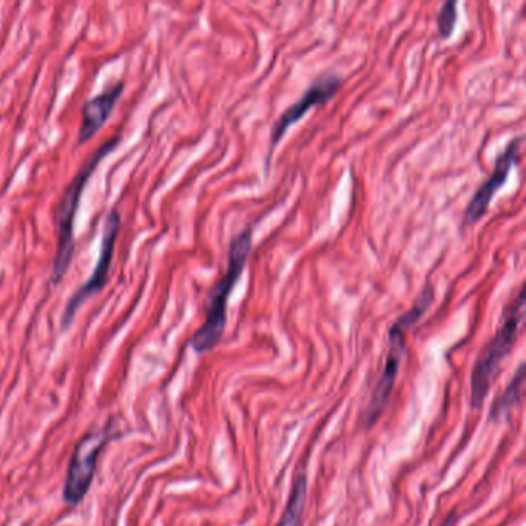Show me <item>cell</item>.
Segmentation results:
<instances>
[{"instance_id": "1", "label": "cell", "mask_w": 526, "mask_h": 526, "mask_svg": "<svg viewBox=\"0 0 526 526\" xmlns=\"http://www.w3.org/2000/svg\"><path fill=\"white\" fill-rule=\"evenodd\" d=\"M252 244V226L241 230L230 241L226 272L210 290L206 320L192 337L193 351L198 354L212 351L223 338L227 324V303H229L233 287L237 286L238 281L243 277L247 260L252 252Z\"/></svg>"}, {"instance_id": "2", "label": "cell", "mask_w": 526, "mask_h": 526, "mask_svg": "<svg viewBox=\"0 0 526 526\" xmlns=\"http://www.w3.org/2000/svg\"><path fill=\"white\" fill-rule=\"evenodd\" d=\"M119 142H121V138L115 136V138L107 139L104 144L99 145L98 149L85 159L81 169L73 176L70 184L65 187L64 193H62L58 209L54 213L56 233H58V249H56V255H54L53 266H51V284L53 286H58L61 283L62 278L67 274L71 260H73V253H75V218L88 179L92 178L102 159L115 152Z\"/></svg>"}, {"instance_id": "3", "label": "cell", "mask_w": 526, "mask_h": 526, "mask_svg": "<svg viewBox=\"0 0 526 526\" xmlns=\"http://www.w3.org/2000/svg\"><path fill=\"white\" fill-rule=\"evenodd\" d=\"M434 286L426 283L420 292L419 297L412 304L411 309L402 317H398L389 329L388 352H386L385 366H383L382 377L378 378L377 386L372 392L371 402L366 409L365 423L368 426L374 425L378 417L388 406L389 398L392 395L395 382H397L400 365L406 351V334L414 328L415 324L422 320L423 315L428 312L431 304L434 303Z\"/></svg>"}, {"instance_id": "4", "label": "cell", "mask_w": 526, "mask_h": 526, "mask_svg": "<svg viewBox=\"0 0 526 526\" xmlns=\"http://www.w3.org/2000/svg\"><path fill=\"white\" fill-rule=\"evenodd\" d=\"M523 317H525V286H520L516 300L506 309L502 326L482 349L471 372V406L474 409L482 408L500 365L513 351Z\"/></svg>"}, {"instance_id": "5", "label": "cell", "mask_w": 526, "mask_h": 526, "mask_svg": "<svg viewBox=\"0 0 526 526\" xmlns=\"http://www.w3.org/2000/svg\"><path fill=\"white\" fill-rule=\"evenodd\" d=\"M113 429L115 426L107 425L88 432L76 445L64 483V500L68 505H78L92 488L99 456L112 440Z\"/></svg>"}, {"instance_id": "6", "label": "cell", "mask_w": 526, "mask_h": 526, "mask_svg": "<svg viewBox=\"0 0 526 526\" xmlns=\"http://www.w3.org/2000/svg\"><path fill=\"white\" fill-rule=\"evenodd\" d=\"M119 229H121V215H119L118 210H112L105 218L104 227H102L101 250H99L98 263H96L90 278L82 286H79L75 294L71 295L70 300L67 301L64 315H62V328H70L76 314H78L79 307L104 289L108 280L110 266H112Z\"/></svg>"}, {"instance_id": "7", "label": "cell", "mask_w": 526, "mask_h": 526, "mask_svg": "<svg viewBox=\"0 0 526 526\" xmlns=\"http://www.w3.org/2000/svg\"><path fill=\"white\" fill-rule=\"evenodd\" d=\"M522 142V136L514 138L513 141H510V144L506 145L505 150L497 156L494 172L477 189V192L474 193L473 198L469 201L468 207H466L462 221L463 226H474L488 213L489 204L493 201L494 195L505 186L511 169L519 162Z\"/></svg>"}, {"instance_id": "8", "label": "cell", "mask_w": 526, "mask_h": 526, "mask_svg": "<svg viewBox=\"0 0 526 526\" xmlns=\"http://www.w3.org/2000/svg\"><path fill=\"white\" fill-rule=\"evenodd\" d=\"M340 87L341 78L337 75H323L315 79V81L309 85L306 92L301 95V98L298 99L297 102H294V104L289 105V107L284 110L283 115L275 122L274 129H272V133H270L272 147H275V145L283 139V136L286 135L287 130H289L292 125L297 124L300 119H303L311 108L331 101V99L337 95Z\"/></svg>"}, {"instance_id": "9", "label": "cell", "mask_w": 526, "mask_h": 526, "mask_svg": "<svg viewBox=\"0 0 526 526\" xmlns=\"http://www.w3.org/2000/svg\"><path fill=\"white\" fill-rule=\"evenodd\" d=\"M122 93H124V82L119 81L115 85H110L107 90L99 93L95 98L88 99L85 102L84 107H82V121L78 132L79 145L90 141L104 127Z\"/></svg>"}, {"instance_id": "10", "label": "cell", "mask_w": 526, "mask_h": 526, "mask_svg": "<svg viewBox=\"0 0 526 526\" xmlns=\"http://www.w3.org/2000/svg\"><path fill=\"white\" fill-rule=\"evenodd\" d=\"M306 499L307 479L304 474H300V476L295 479L294 485H292L289 502H287L286 510H284L283 516H281V520L277 526H301Z\"/></svg>"}, {"instance_id": "11", "label": "cell", "mask_w": 526, "mask_h": 526, "mask_svg": "<svg viewBox=\"0 0 526 526\" xmlns=\"http://www.w3.org/2000/svg\"><path fill=\"white\" fill-rule=\"evenodd\" d=\"M523 369L525 366L522 365L517 368L516 377L511 380L510 385L506 386L503 394L497 398L494 402L493 408H491V419L493 420H502L505 415L510 414L511 409L514 408V405H517L520 400V394H522V385H523Z\"/></svg>"}, {"instance_id": "12", "label": "cell", "mask_w": 526, "mask_h": 526, "mask_svg": "<svg viewBox=\"0 0 526 526\" xmlns=\"http://www.w3.org/2000/svg\"><path fill=\"white\" fill-rule=\"evenodd\" d=\"M457 17H459L457 2H452V0L445 2L440 8L439 14H437V28H439L442 39L451 38V34L454 33V28H456Z\"/></svg>"}, {"instance_id": "13", "label": "cell", "mask_w": 526, "mask_h": 526, "mask_svg": "<svg viewBox=\"0 0 526 526\" xmlns=\"http://www.w3.org/2000/svg\"><path fill=\"white\" fill-rule=\"evenodd\" d=\"M457 523V514L452 513L449 514L448 519L445 520V523H443L442 526H456Z\"/></svg>"}]
</instances>
